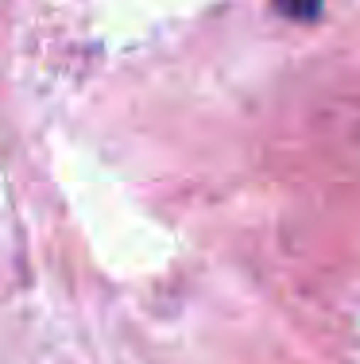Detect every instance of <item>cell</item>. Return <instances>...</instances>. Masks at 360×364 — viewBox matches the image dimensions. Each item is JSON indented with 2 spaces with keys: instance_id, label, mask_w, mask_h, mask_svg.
I'll use <instances>...</instances> for the list:
<instances>
[{
  "instance_id": "1",
  "label": "cell",
  "mask_w": 360,
  "mask_h": 364,
  "mask_svg": "<svg viewBox=\"0 0 360 364\" xmlns=\"http://www.w3.org/2000/svg\"><path fill=\"white\" fill-rule=\"evenodd\" d=\"M271 4H276L279 16H287L295 23H314L322 16V0H271Z\"/></svg>"
}]
</instances>
